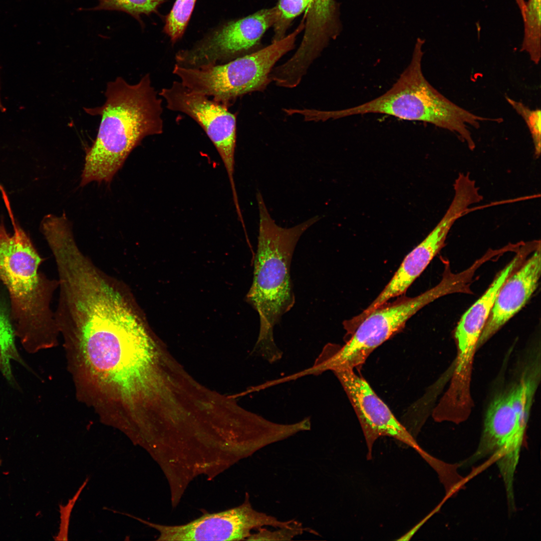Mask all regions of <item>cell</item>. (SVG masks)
I'll use <instances>...</instances> for the list:
<instances>
[{
  "label": "cell",
  "instance_id": "obj_25",
  "mask_svg": "<svg viewBox=\"0 0 541 541\" xmlns=\"http://www.w3.org/2000/svg\"><path fill=\"white\" fill-rule=\"evenodd\" d=\"M2 462H3V459H2V456H1V455L0 454V466L2 464Z\"/></svg>",
  "mask_w": 541,
  "mask_h": 541
},
{
  "label": "cell",
  "instance_id": "obj_4",
  "mask_svg": "<svg viewBox=\"0 0 541 541\" xmlns=\"http://www.w3.org/2000/svg\"><path fill=\"white\" fill-rule=\"evenodd\" d=\"M259 212L258 242L253 279L247 295L257 311L260 328L252 352L269 363L281 359L283 352L276 344L274 328L295 304L290 276L292 258L302 235L320 219L315 216L294 226L278 225L271 217L261 193H256Z\"/></svg>",
  "mask_w": 541,
  "mask_h": 541
},
{
  "label": "cell",
  "instance_id": "obj_7",
  "mask_svg": "<svg viewBox=\"0 0 541 541\" xmlns=\"http://www.w3.org/2000/svg\"><path fill=\"white\" fill-rule=\"evenodd\" d=\"M456 289L453 280L445 276L439 284L416 297L403 298L375 309L360 323L344 345L337 346L332 356L335 367L343 370L361 366L375 349L400 331L418 311Z\"/></svg>",
  "mask_w": 541,
  "mask_h": 541
},
{
  "label": "cell",
  "instance_id": "obj_11",
  "mask_svg": "<svg viewBox=\"0 0 541 541\" xmlns=\"http://www.w3.org/2000/svg\"><path fill=\"white\" fill-rule=\"evenodd\" d=\"M346 392L359 419L366 442L367 458L372 457V448L380 437L388 436L413 448L427 460L429 455L417 443L410 432L396 418L386 404L363 378L352 369L333 372Z\"/></svg>",
  "mask_w": 541,
  "mask_h": 541
},
{
  "label": "cell",
  "instance_id": "obj_21",
  "mask_svg": "<svg viewBox=\"0 0 541 541\" xmlns=\"http://www.w3.org/2000/svg\"><path fill=\"white\" fill-rule=\"evenodd\" d=\"M506 101L524 121L530 133L534 155L538 158L541 152V116L540 109H531L520 101L505 97Z\"/></svg>",
  "mask_w": 541,
  "mask_h": 541
},
{
  "label": "cell",
  "instance_id": "obj_8",
  "mask_svg": "<svg viewBox=\"0 0 541 541\" xmlns=\"http://www.w3.org/2000/svg\"><path fill=\"white\" fill-rule=\"evenodd\" d=\"M130 516L156 530L159 534L157 540L161 541L246 540L252 529L264 526L288 527L296 522L295 519L281 520L256 510L251 505L247 493L243 503L237 506L204 513L184 524L165 525Z\"/></svg>",
  "mask_w": 541,
  "mask_h": 541
},
{
  "label": "cell",
  "instance_id": "obj_5",
  "mask_svg": "<svg viewBox=\"0 0 541 541\" xmlns=\"http://www.w3.org/2000/svg\"><path fill=\"white\" fill-rule=\"evenodd\" d=\"M424 41L418 38L411 61L397 81L385 93L365 103L345 109L324 111L325 120L356 115L380 114L401 119L428 123L455 134L468 148L475 143L470 128L494 118L476 115L452 102L433 87L422 71Z\"/></svg>",
  "mask_w": 541,
  "mask_h": 541
},
{
  "label": "cell",
  "instance_id": "obj_20",
  "mask_svg": "<svg viewBox=\"0 0 541 541\" xmlns=\"http://www.w3.org/2000/svg\"><path fill=\"white\" fill-rule=\"evenodd\" d=\"M315 0H280L276 6L278 13L274 24L275 35L273 41L284 37L286 30L292 21L310 8Z\"/></svg>",
  "mask_w": 541,
  "mask_h": 541
},
{
  "label": "cell",
  "instance_id": "obj_3",
  "mask_svg": "<svg viewBox=\"0 0 541 541\" xmlns=\"http://www.w3.org/2000/svg\"><path fill=\"white\" fill-rule=\"evenodd\" d=\"M14 232L0 220V280L10 298V318L16 337L30 354L56 344L59 331L51 302L59 282L39 268L44 259L15 217L9 197L3 199Z\"/></svg>",
  "mask_w": 541,
  "mask_h": 541
},
{
  "label": "cell",
  "instance_id": "obj_1",
  "mask_svg": "<svg viewBox=\"0 0 541 541\" xmlns=\"http://www.w3.org/2000/svg\"><path fill=\"white\" fill-rule=\"evenodd\" d=\"M146 321L138 309L104 306L82 317L66 338L78 353L92 391L128 414L141 390L150 358Z\"/></svg>",
  "mask_w": 541,
  "mask_h": 541
},
{
  "label": "cell",
  "instance_id": "obj_17",
  "mask_svg": "<svg viewBox=\"0 0 541 541\" xmlns=\"http://www.w3.org/2000/svg\"><path fill=\"white\" fill-rule=\"evenodd\" d=\"M541 0H528L522 18L524 35L520 50L526 52L535 64L541 57Z\"/></svg>",
  "mask_w": 541,
  "mask_h": 541
},
{
  "label": "cell",
  "instance_id": "obj_13",
  "mask_svg": "<svg viewBox=\"0 0 541 541\" xmlns=\"http://www.w3.org/2000/svg\"><path fill=\"white\" fill-rule=\"evenodd\" d=\"M465 213L464 204L459 200H452L435 227L405 257L384 289L368 307L355 317L356 320L359 322L362 321L370 313L387 303L388 301L405 293L444 246L451 228Z\"/></svg>",
  "mask_w": 541,
  "mask_h": 541
},
{
  "label": "cell",
  "instance_id": "obj_10",
  "mask_svg": "<svg viewBox=\"0 0 541 541\" xmlns=\"http://www.w3.org/2000/svg\"><path fill=\"white\" fill-rule=\"evenodd\" d=\"M278 17L276 7L231 22L194 48L181 51L176 64L197 69L223 64L248 54Z\"/></svg>",
  "mask_w": 541,
  "mask_h": 541
},
{
  "label": "cell",
  "instance_id": "obj_24",
  "mask_svg": "<svg viewBox=\"0 0 541 541\" xmlns=\"http://www.w3.org/2000/svg\"><path fill=\"white\" fill-rule=\"evenodd\" d=\"M515 1L516 5H517V6H518V7L519 8V11L520 12V14H521V17L522 18L523 17V16H524L525 10V3H526V2H525L524 0H515Z\"/></svg>",
  "mask_w": 541,
  "mask_h": 541
},
{
  "label": "cell",
  "instance_id": "obj_22",
  "mask_svg": "<svg viewBox=\"0 0 541 541\" xmlns=\"http://www.w3.org/2000/svg\"><path fill=\"white\" fill-rule=\"evenodd\" d=\"M305 531L316 533L311 529L304 527L298 523L288 527L279 528L276 530H268L262 527L257 529L255 533H251L246 540H290Z\"/></svg>",
  "mask_w": 541,
  "mask_h": 541
},
{
  "label": "cell",
  "instance_id": "obj_18",
  "mask_svg": "<svg viewBox=\"0 0 541 541\" xmlns=\"http://www.w3.org/2000/svg\"><path fill=\"white\" fill-rule=\"evenodd\" d=\"M196 0H176L168 15L164 31L173 42L183 35Z\"/></svg>",
  "mask_w": 541,
  "mask_h": 541
},
{
  "label": "cell",
  "instance_id": "obj_9",
  "mask_svg": "<svg viewBox=\"0 0 541 541\" xmlns=\"http://www.w3.org/2000/svg\"><path fill=\"white\" fill-rule=\"evenodd\" d=\"M159 95L165 101L168 109L185 114L203 129L221 158L228 177L234 204H238L234 181L235 114L231 113L226 107L188 88L178 81H173L168 87L162 89Z\"/></svg>",
  "mask_w": 541,
  "mask_h": 541
},
{
  "label": "cell",
  "instance_id": "obj_6",
  "mask_svg": "<svg viewBox=\"0 0 541 541\" xmlns=\"http://www.w3.org/2000/svg\"><path fill=\"white\" fill-rule=\"evenodd\" d=\"M304 28L301 24L287 36L228 62L197 69L175 64L172 73L188 88L229 108L238 98L266 88L275 64L293 49Z\"/></svg>",
  "mask_w": 541,
  "mask_h": 541
},
{
  "label": "cell",
  "instance_id": "obj_2",
  "mask_svg": "<svg viewBox=\"0 0 541 541\" xmlns=\"http://www.w3.org/2000/svg\"><path fill=\"white\" fill-rule=\"evenodd\" d=\"M101 106L85 108L100 116L97 135L87 151L80 185L110 182L131 151L147 136L163 131L162 99L151 84L150 74L135 84L118 77L109 82Z\"/></svg>",
  "mask_w": 541,
  "mask_h": 541
},
{
  "label": "cell",
  "instance_id": "obj_12",
  "mask_svg": "<svg viewBox=\"0 0 541 541\" xmlns=\"http://www.w3.org/2000/svg\"><path fill=\"white\" fill-rule=\"evenodd\" d=\"M534 394L531 388L518 382L495 397L486 412L478 447L462 465L494 457L514 432L525 433Z\"/></svg>",
  "mask_w": 541,
  "mask_h": 541
},
{
  "label": "cell",
  "instance_id": "obj_19",
  "mask_svg": "<svg viewBox=\"0 0 541 541\" xmlns=\"http://www.w3.org/2000/svg\"><path fill=\"white\" fill-rule=\"evenodd\" d=\"M163 0H98L92 10H115L125 12L140 20L141 15L155 12Z\"/></svg>",
  "mask_w": 541,
  "mask_h": 541
},
{
  "label": "cell",
  "instance_id": "obj_16",
  "mask_svg": "<svg viewBox=\"0 0 541 541\" xmlns=\"http://www.w3.org/2000/svg\"><path fill=\"white\" fill-rule=\"evenodd\" d=\"M15 334L11 320L10 311L0 300V372L13 387L19 386L12 371L11 361H14L29 369L19 354L15 344Z\"/></svg>",
  "mask_w": 541,
  "mask_h": 541
},
{
  "label": "cell",
  "instance_id": "obj_23",
  "mask_svg": "<svg viewBox=\"0 0 541 541\" xmlns=\"http://www.w3.org/2000/svg\"><path fill=\"white\" fill-rule=\"evenodd\" d=\"M88 480L89 478H87L74 497L69 500L68 503L66 505L63 506L62 504L59 505L61 522L59 531L58 534L54 537L55 540H68L69 518L71 511L75 503L84 487L86 486Z\"/></svg>",
  "mask_w": 541,
  "mask_h": 541
},
{
  "label": "cell",
  "instance_id": "obj_14",
  "mask_svg": "<svg viewBox=\"0 0 541 541\" xmlns=\"http://www.w3.org/2000/svg\"><path fill=\"white\" fill-rule=\"evenodd\" d=\"M535 247L532 241L522 243L511 261L497 273L485 292L462 316L454 333L458 349L454 373L456 375L466 376L469 374L478 340L499 291Z\"/></svg>",
  "mask_w": 541,
  "mask_h": 541
},
{
  "label": "cell",
  "instance_id": "obj_15",
  "mask_svg": "<svg viewBox=\"0 0 541 541\" xmlns=\"http://www.w3.org/2000/svg\"><path fill=\"white\" fill-rule=\"evenodd\" d=\"M506 279L499 291L478 340L485 343L528 301L536 290L541 273L540 244Z\"/></svg>",
  "mask_w": 541,
  "mask_h": 541
}]
</instances>
